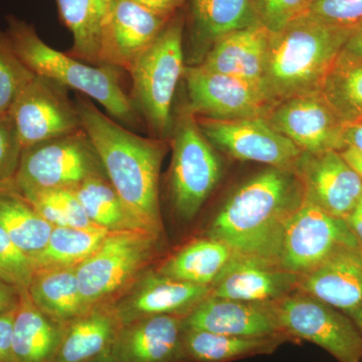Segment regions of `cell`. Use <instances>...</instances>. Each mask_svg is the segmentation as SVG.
Segmentation results:
<instances>
[{"instance_id":"1","label":"cell","mask_w":362,"mask_h":362,"mask_svg":"<svg viewBox=\"0 0 362 362\" xmlns=\"http://www.w3.org/2000/svg\"><path fill=\"white\" fill-rule=\"evenodd\" d=\"M75 103L83 130L94 144L112 187L143 225L161 235L159 175L165 140L136 134L84 95L77 93Z\"/></svg>"},{"instance_id":"2","label":"cell","mask_w":362,"mask_h":362,"mask_svg":"<svg viewBox=\"0 0 362 362\" xmlns=\"http://www.w3.org/2000/svg\"><path fill=\"white\" fill-rule=\"evenodd\" d=\"M304 199L303 185L294 171L269 168L230 195L206 237L221 240L235 255L278 264L286 223Z\"/></svg>"},{"instance_id":"3","label":"cell","mask_w":362,"mask_h":362,"mask_svg":"<svg viewBox=\"0 0 362 362\" xmlns=\"http://www.w3.org/2000/svg\"><path fill=\"white\" fill-rule=\"evenodd\" d=\"M354 28L302 14L270 33L262 88L272 105L321 90Z\"/></svg>"},{"instance_id":"4","label":"cell","mask_w":362,"mask_h":362,"mask_svg":"<svg viewBox=\"0 0 362 362\" xmlns=\"http://www.w3.org/2000/svg\"><path fill=\"white\" fill-rule=\"evenodd\" d=\"M14 51L35 75L51 78L77 90L104 107L108 115L128 129L143 120L121 84L120 70L85 63L68 52L52 49L40 39L33 25L16 16L7 18L6 30Z\"/></svg>"},{"instance_id":"5","label":"cell","mask_w":362,"mask_h":362,"mask_svg":"<svg viewBox=\"0 0 362 362\" xmlns=\"http://www.w3.org/2000/svg\"><path fill=\"white\" fill-rule=\"evenodd\" d=\"M185 16L170 18L129 71L133 106L157 139L168 141L173 131V106L185 69Z\"/></svg>"},{"instance_id":"6","label":"cell","mask_w":362,"mask_h":362,"mask_svg":"<svg viewBox=\"0 0 362 362\" xmlns=\"http://www.w3.org/2000/svg\"><path fill=\"white\" fill-rule=\"evenodd\" d=\"M160 235L148 230L109 233L96 251L77 267L88 310L109 306L150 269L160 250Z\"/></svg>"},{"instance_id":"7","label":"cell","mask_w":362,"mask_h":362,"mask_svg":"<svg viewBox=\"0 0 362 362\" xmlns=\"http://www.w3.org/2000/svg\"><path fill=\"white\" fill-rule=\"evenodd\" d=\"M171 202L180 220H194L221 175V163L216 149L202 132L197 117L185 107L173 116L170 135Z\"/></svg>"},{"instance_id":"8","label":"cell","mask_w":362,"mask_h":362,"mask_svg":"<svg viewBox=\"0 0 362 362\" xmlns=\"http://www.w3.org/2000/svg\"><path fill=\"white\" fill-rule=\"evenodd\" d=\"M93 177H107L94 144L84 130L23 149L13 185L18 192L77 187Z\"/></svg>"},{"instance_id":"9","label":"cell","mask_w":362,"mask_h":362,"mask_svg":"<svg viewBox=\"0 0 362 362\" xmlns=\"http://www.w3.org/2000/svg\"><path fill=\"white\" fill-rule=\"evenodd\" d=\"M271 304L291 341L314 343L339 362H362V335L347 314L298 290Z\"/></svg>"},{"instance_id":"10","label":"cell","mask_w":362,"mask_h":362,"mask_svg":"<svg viewBox=\"0 0 362 362\" xmlns=\"http://www.w3.org/2000/svg\"><path fill=\"white\" fill-rule=\"evenodd\" d=\"M345 247H361L346 221L304 199L286 223L278 265L298 276L305 275Z\"/></svg>"},{"instance_id":"11","label":"cell","mask_w":362,"mask_h":362,"mask_svg":"<svg viewBox=\"0 0 362 362\" xmlns=\"http://www.w3.org/2000/svg\"><path fill=\"white\" fill-rule=\"evenodd\" d=\"M11 115L23 148L82 129L68 88L35 75L16 98Z\"/></svg>"},{"instance_id":"12","label":"cell","mask_w":362,"mask_h":362,"mask_svg":"<svg viewBox=\"0 0 362 362\" xmlns=\"http://www.w3.org/2000/svg\"><path fill=\"white\" fill-rule=\"evenodd\" d=\"M182 80L187 87V106L197 117L223 120L265 118L273 108L261 86L242 78L201 66H185Z\"/></svg>"},{"instance_id":"13","label":"cell","mask_w":362,"mask_h":362,"mask_svg":"<svg viewBox=\"0 0 362 362\" xmlns=\"http://www.w3.org/2000/svg\"><path fill=\"white\" fill-rule=\"evenodd\" d=\"M197 121L214 147L239 160L294 171L302 154L262 117L235 120L197 117Z\"/></svg>"},{"instance_id":"14","label":"cell","mask_w":362,"mask_h":362,"mask_svg":"<svg viewBox=\"0 0 362 362\" xmlns=\"http://www.w3.org/2000/svg\"><path fill=\"white\" fill-rule=\"evenodd\" d=\"M274 129L305 153L342 151L344 123L321 90L279 102L265 117Z\"/></svg>"},{"instance_id":"15","label":"cell","mask_w":362,"mask_h":362,"mask_svg":"<svg viewBox=\"0 0 362 362\" xmlns=\"http://www.w3.org/2000/svg\"><path fill=\"white\" fill-rule=\"evenodd\" d=\"M294 173L303 185L305 199L343 220L361 197L362 178L339 151L302 152Z\"/></svg>"},{"instance_id":"16","label":"cell","mask_w":362,"mask_h":362,"mask_svg":"<svg viewBox=\"0 0 362 362\" xmlns=\"http://www.w3.org/2000/svg\"><path fill=\"white\" fill-rule=\"evenodd\" d=\"M209 295V286L181 282L150 268L109 306L123 325L151 316L185 317Z\"/></svg>"},{"instance_id":"17","label":"cell","mask_w":362,"mask_h":362,"mask_svg":"<svg viewBox=\"0 0 362 362\" xmlns=\"http://www.w3.org/2000/svg\"><path fill=\"white\" fill-rule=\"evenodd\" d=\"M170 18L133 0H112L102 35L101 65L129 73Z\"/></svg>"},{"instance_id":"18","label":"cell","mask_w":362,"mask_h":362,"mask_svg":"<svg viewBox=\"0 0 362 362\" xmlns=\"http://www.w3.org/2000/svg\"><path fill=\"white\" fill-rule=\"evenodd\" d=\"M300 276L275 262L233 254L211 286V296L271 303L297 291Z\"/></svg>"},{"instance_id":"19","label":"cell","mask_w":362,"mask_h":362,"mask_svg":"<svg viewBox=\"0 0 362 362\" xmlns=\"http://www.w3.org/2000/svg\"><path fill=\"white\" fill-rule=\"evenodd\" d=\"M185 316L158 315L123 324L109 356L115 362H187Z\"/></svg>"},{"instance_id":"20","label":"cell","mask_w":362,"mask_h":362,"mask_svg":"<svg viewBox=\"0 0 362 362\" xmlns=\"http://www.w3.org/2000/svg\"><path fill=\"white\" fill-rule=\"evenodd\" d=\"M271 303H252L209 295L185 317V327L233 337L285 335Z\"/></svg>"},{"instance_id":"21","label":"cell","mask_w":362,"mask_h":362,"mask_svg":"<svg viewBox=\"0 0 362 362\" xmlns=\"http://www.w3.org/2000/svg\"><path fill=\"white\" fill-rule=\"evenodd\" d=\"M190 58L201 64L218 40L238 30L263 25L252 0H187Z\"/></svg>"},{"instance_id":"22","label":"cell","mask_w":362,"mask_h":362,"mask_svg":"<svg viewBox=\"0 0 362 362\" xmlns=\"http://www.w3.org/2000/svg\"><path fill=\"white\" fill-rule=\"evenodd\" d=\"M298 291L349 315L362 306V247H345L300 276Z\"/></svg>"},{"instance_id":"23","label":"cell","mask_w":362,"mask_h":362,"mask_svg":"<svg viewBox=\"0 0 362 362\" xmlns=\"http://www.w3.org/2000/svg\"><path fill=\"white\" fill-rule=\"evenodd\" d=\"M269 37L270 32L264 25L230 33L218 40L197 66L262 87Z\"/></svg>"},{"instance_id":"24","label":"cell","mask_w":362,"mask_h":362,"mask_svg":"<svg viewBox=\"0 0 362 362\" xmlns=\"http://www.w3.org/2000/svg\"><path fill=\"white\" fill-rule=\"evenodd\" d=\"M66 324L57 322L21 292L14 316L13 362H56Z\"/></svg>"},{"instance_id":"25","label":"cell","mask_w":362,"mask_h":362,"mask_svg":"<svg viewBox=\"0 0 362 362\" xmlns=\"http://www.w3.org/2000/svg\"><path fill=\"white\" fill-rule=\"evenodd\" d=\"M121 325L111 306L90 309L66 324L56 362H93L107 356Z\"/></svg>"},{"instance_id":"26","label":"cell","mask_w":362,"mask_h":362,"mask_svg":"<svg viewBox=\"0 0 362 362\" xmlns=\"http://www.w3.org/2000/svg\"><path fill=\"white\" fill-rule=\"evenodd\" d=\"M286 335L233 337L185 327L183 349L187 362H230L261 354H273Z\"/></svg>"},{"instance_id":"27","label":"cell","mask_w":362,"mask_h":362,"mask_svg":"<svg viewBox=\"0 0 362 362\" xmlns=\"http://www.w3.org/2000/svg\"><path fill=\"white\" fill-rule=\"evenodd\" d=\"M28 293L40 311L59 323L69 324L89 311L81 294L77 268L35 271Z\"/></svg>"},{"instance_id":"28","label":"cell","mask_w":362,"mask_h":362,"mask_svg":"<svg viewBox=\"0 0 362 362\" xmlns=\"http://www.w3.org/2000/svg\"><path fill=\"white\" fill-rule=\"evenodd\" d=\"M233 256L221 240L202 238L181 247L156 270L181 282L211 287Z\"/></svg>"},{"instance_id":"29","label":"cell","mask_w":362,"mask_h":362,"mask_svg":"<svg viewBox=\"0 0 362 362\" xmlns=\"http://www.w3.org/2000/svg\"><path fill=\"white\" fill-rule=\"evenodd\" d=\"M59 16L73 35L68 52L90 65H101L102 35L112 0H56Z\"/></svg>"},{"instance_id":"30","label":"cell","mask_w":362,"mask_h":362,"mask_svg":"<svg viewBox=\"0 0 362 362\" xmlns=\"http://www.w3.org/2000/svg\"><path fill=\"white\" fill-rule=\"evenodd\" d=\"M0 226L30 258L44 249L54 228L13 183L0 188Z\"/></svg>"},{"instance_id":"31","label":"cell","mask_w":362,"mask_h":362,"mask_svg":"<svg viewBox=\"0 0 362 362\" xmlns=\"http://www.w3.org/2000/svg\"><path fill=\"white\" fill-rule=\"evenodd\" d=\"M73 192L88 218L99 228L110 233L126 230L151 232L131 213L108 178H90L73 188Z\"/></svg>"},{"instance_id":"32","label":"cell","mask_w":362,"mask_h":362,"mask_svg":"<svg viewBox=\"0 0 362 362\" xmlns=\"http://www.w3.org/2000/svg\"><path fill=\"white\" fill-rule=\"evenodd\" d=\"M109 233L104 228L54 226L44 249L30 257L33 269L77 268L101 246Z\"/></svg>"},{"instance_id":"33","label":"cell","mask_w":362,"mask_h":362,"mask_svg":"<svg viewBox=\"0 0 362 362\" xmlns=\"http://www.w3.org/2000/svg\"><path fill=\"white\" fill-rule=\"evenodd\" d=\"M321 92L343 123L361 120L362 64L337 61L324 81Z\"/></svg>"},{"instance_id":"34","label":"cell","mask_w":362,"mask_h":362,"mask_svg":"<svg viewBox=\"0 0 362 362\" xmlns=\"http://www.w3.org/2000/svg\"><path fill=\"white\" fill-rule=\"evenodd\" d=\"M20 192L40 216L52 226L101 228L88 218L73 189L52 188Z\"/></svg>"},{"instance_id":"35","label":"cell","mask_w":362,"mask_h":362,"mask_svg":"<svg viewBox=\"0 0 362 362\" xmlns=\"http://www.w3.org/2000/svg\"><path fill=\"white\" fill-rule=\"evenodd\" d=\"M33 76L14 51L6 32L0 30V116L11 112L16 98Z\"/></svg>"},{"instance_id":"36","label":"cell","mask_w":362,"mask_h":362,"mask_svg":"<svg viewBox=\"0 0 362 362\" xmlns=\"http://www.w3.org/2000/svg\"><path fill=\"white\" fill-rule=\"evenodd\" d=\"M35 274L32 259L0 226V280L28 291Z\"/></svg>"},{"instance_id":"37","label":"cell","mask_w":362,"mask_h":362,"mask_svg":"<svg viewBox=\"0 0 362 362\" xmlns=\"http://www.w3.org/2000/svg\"><path fill=\"white\" fill-rule=\"evenodd\" d=\"M303 14L339 28H354L362 23V0H311Z\"/></svg>"},{"instance_id":"38","label":"cell","mask_w":362,"mask_h":362,"mask_svg":"<svg viewBox=\"0 0 362 362\" xmlns=\"http://www.w3.org/2000/svg\"><path fill=\"white\" fill-rule=\"evenodd\" d=\"M23 145L11 113L0 116V188L13 185Z\"/></svg>"},{"instance_id":"39","label":"cell","mask_w":362,"mask_h":362,"mask_svg":"<svg viewBox=\"0 0 362 362\" xmlns=\"http://www.w3.org/2000/svg\"><path fill=\"white\" fill-rule=\"evenodd\" d=\"M311 0H252L261 21L270 33L277 32L302 16Z\"/></svg>"},{"instance_id":"40","label":"cell","mask_w":362,"mask_h":362,"mask_svg":"<svg viewBox=\"0 0 362 362\" xmlns=\"http://www.w3.org/2000/svg\"><path fill=\"white\" fill-rule=\"evenodd\" d=\"M16 310L0 314V362L13 361V323Z\"/></svg>"},{"instance_id":"41","label":"cell","mask_w":362,"mask_h":362,"mask_svg":"<svg viewBox=\"0 0 362 362\" xmlns=\"http://www.w3.org/2000/svg\"><path fill=\"white\" fill-rule=\"evenodd\" d=\"M337 62L344 64H362V23L354 26Z\"/></svg>"},{"instance_id":"42","label":"cell","mask_w":362,"mask_h":362,"mask_svg":"<svg viewBox=\"0 0 362 362\" xmlns=\"http://www.w3.org/2000/svg\"><path fill=\"white\" fill-rule=\"evenodd\" d=\"M142 6L146 7L153 13L166 16V18H173L175 14L178 13L180 7L185 6L187 0H133Z\"/></svg>"},{"instance_id":"43","label":"cell","mask_w":362,"mask_h":362,"mask_svg":"<svg viewBox=\"0 0 362 362\" xmlns=\"http://www.w3.org/2000/svg\"><path fill=\"white\" fill-rule=\"evenodd\" d=\"M21 292L14 286L0 280V314L16 310L21 301Z\"/></svg>"},{"instance_id":"44","label":"cell","mask_w":362,"mask_h":362,"mask_svg":"<svg viewBox=\"0 0 362 362\" xmlns=\"http://www.w3.org/2000/svg\"><path fill=\"white\" fill-rule=\"evenodd\" d=\"M342 138L345 148L350 147L362 154V119L344 124Z\"/></svg>"},{"instance_id":"45","label":"cell","mask_w":362,"mask_h":362,"mask_svg":"<svg viewBox=\"0 0 362 362\" xmlns=\"http://www.w3.org/2000/svg\"><path fill=\"white\" fill-rule=\"evenodd\" d=\"M345 221L362 247V195L354 211L345 218Z\"/></svg>"},{"instance_id":"46","label":"cell","mask_w":362,"mask_h":362,"mask_svg":"<svg viewBox=\"0 0 362 362\" xmlns=\"http://www.w3.org/2000/svg\"><path fill=\"white\" fill-rule=\"evenodd\" d=\"M343 158L345 159L350 166L361 175L362 178V154L359 153L356 150L350 148V147H346L340 151Z\"/></svg>"},{"instance_id":"47","label":"cell","mask_w":362,"mask_h":362,"mask_svg":"<svg viewBox=\"0 0 362 362\" xmlns=\"http://www.w3.org/2000/svg\"><path fill=\"white\" fill-rule=\"evenodd\" d=\"M349 316L356 324V327L358 328L359 332L362 335V306L357 308L356 310L351 312Z\"/></svg>"},{"instance_id":"48","label":"cell","mask_w":362,"mask_h":362,"mask_svg":"<svg viewBox=\"0 0 362 362\" xmlns=\"http://www.w3.org/2000/svg\"><path fill=\"white\" fill-rule=\"evenodd\" d=\"M93 362H115L112 359V357L109 356V354H107V356H105L103 357H101V358L97 359V361H93Z\"/></svg>"}]
</instances>
